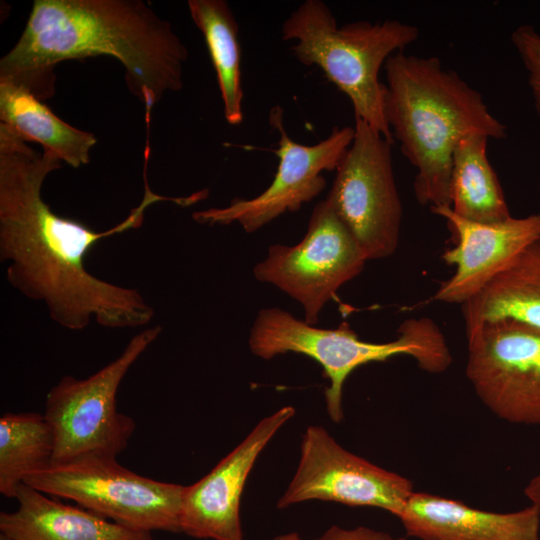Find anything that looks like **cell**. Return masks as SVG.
<instances>
[{"label": "cell", "instance_id": "cell-1", "mask_svg": "<svg viewBox=\"0 0 540 540\" xmlns=\"http://www.w3.org/2000/svg\"><path fill=\"white\" fill-rule=\"evenodd\" d=\"M51 150L39 152L0 122V258L6 278L25 297L45 304L50 318L69 330L94 320L108 328L146 325L154 309L142 294L102 280L85 267V256L100 240L141 226L156 202L189 206L200 195L165 197L149 188L141 203L116 226L97 232L78 220L57 215L42 197L47 176L61 167Z\"/></svg>", "mask_w": 540, "mask_h": 540}, {"label": "cell", "instance_id": "cell-2", "mask_svg": "<svg viewBox=\"0 0 540 540\" xmlns=\"http://www.w3.org/2000/svg\"><path fill=\"white\" fill-rule=\"evenodd\" d=\"M97 55L122 63L146 112L183 87L188 49L141 0H35L21 36L0 60V78L43 100L54 93L56 64Z\"/></svg>", "mask_w": 540, "mask_h": 540}, {"label": "cell", "instance_id": "cell-3", "mask_svg": "<svg viewBox=\"0 0 540 540\" xmlns=\"http://www.w3.org/2000/svg\"><path fill=\"white\" fill-rule=\"evenodd\" d=\"M384 116L400 149L416 168L414 194L421 205L450 206L452 154L465 136L503 140L507 127L488 109L481 93L434 56L391 55Z\"/></svg>", "mask_w": 540, "mask_h": 540}, {"label": "cell", "instance_id": "cell-4", "mask_svg": "<svg viewBox=\"0 0 540 540\" xmlns=\"http://www.w3.org/2000/svg\"><path fill=\"white\" fill-rule=\"evenodd\" d=\"M281 32L283 40H296L291 51L302 64L317 66L349 98L355 118L394 142L384 116L385 84L378 76L391 55L418 39L416 26L385 20L338 27L324 2L306 0L284 21Z\"/></svg>", "mask_w": 540, "mask_h": 540}, {"label": "cell", "instance_id": "cell-5", "mask_svg": "<svg viewBox=\"0 0 540 540\" xmlns=\"http://www.w3.org/2000/svg\"><path fill=\"white\" fill-rule=\"evenodd\" d=\"M398 332L395 340L373 343L359 339L346 322L336 329H322L280 308H266L259 311L253 322L249 347L262 359L294 352L319 363L330 381L324 392L327 413L334 423H340L343 386L356 368L396 355L413 357L418 366L429 373H441L450 366L452 356L446 339L432 319H407Z\"/></svg>", "mask_w": 540, "mask_h": 540}, {"label": "cell", "instance_id": "cell-6", "mask_svg": "<svg viewBox=\"0 0 540 540\" xmlns=\"http://www.w3.org/2000/svg\"><path fill=\"white\" fill-rule=\"evenodd\" d=\"M161 326L134 335L122 353L86 379L64 376L47 393L44 417L54 436L51 466L88 456L115 457L134 430V420L118 412L116 395L129 368L158 338Z\"/></svg>", "mask_w": 540, "mask_h": 540}, {"label": "cell", "instance_id": "cell-7", "mask_svg": "<svg viewBox=\"0 0 540 540\" xmlns=\"http://www.w3.org/2000/svg\"><path fill=\"white\" fill-rule=\"evenodd\" d=\"M24 483L129 529L181 532L184 486L138 475L115 457L88 456L50 466Z\"/></svg>", "mask_w": 540, "mask_h": 540}, {"label": "cell", "instance_id": "cell-8", "mask_svg": "<svg viewBox=\"0 0 540 540\" xmlns=\"http://www.w3.org/2000/svg\"><path fill=\"white\" fill-rule=\"evenodd\" d=\"M325 199L351 232L367 261L392 255L398 247L402 203L396 187L392 144L362 119Z\"/></svg>", "mask_w": 540, "mask_h": 540}, {"label": "cell", "instance_id": "cell-9", "mask_svg": "<svg viewBox=\"0 0 540 540\" xmlns=\"http://www.w3.org/2000/svg\"><path fill=\"white\" fill-rule=\"evenodd\" d=\"M367 261L359 244L326 200L312 211L301 242L274 244L254 267L257 280L270 283L298 301L304 321L315 326L325 304Z\"/></svg>", "mask_w": 540, "mask_h": 540}, {"label": "cell", "instance_id": "cell-10", "mask_svg": "<svg viewBox=\"0 0 540 540\" xmlns=\"http://www.w3.org/2000/svg\"><path fill=\"white\" fill-rule=\"evenodd\" d=\"M466 376L497 417L540 425V330L511 320L466 334Z\"/></svg>", "mask_w": 540, "mask_h": 540}, {"label": "cell", "instance_id": "cell-11", "mask_svg": "<svg viewBox=\"0 0 540 540\" xmlns=\"http://www.w3.org/2000/svg\"><path fill=\"white\" fill-rule=\"evenodd\" d=\"M413 492L409 479L349 452L323 427L312 425L302 436L296 472L277 507L322 500L376 507L398 517Z\"/></svg>", "mask_w": 540, "mask_h": 540}, {"label": "cell", "instance_id": "cell-12", "mask_svg": "<svg viewBox=\"0 0 540 540\" xmlns=\"http://www.w3.org/2000/svg\"><path fill=\"white\" fill-rule=\"evenodd\" d=\"M283 110L276 106L270 112V124L279 131V158L275 177L269 187L251 199H234L223 208L194 212L193 219L202 224L227 225L238 222L246 232H254L287 212H295L319 195L326 185L323 171L338 168L353 142L355 129L334 127L326 139L314 145L293 141L283 125Z\"/></svg>", "mask_w": 540, "mask_h": 540}, {"label": "cell", "instance_id": "cell-13", "mask_svg": "<svg viewBox=\"0 0 540 540\" xmlns=\"http://www.w3.org/2000/svg\"><path fill=\"white\" fill-rule=\"evenodd\" d=\"M295 415L285 406L266 416L203 478L184 486L180 528L190 537L243 540L240 501L259 454L277 431Z\"/></svg>", "mask_w": 540, "mask_h": 540}, {"label": "cell", "instance_id": "cell-14", "mask_svg": "<svg viewBox=\"0 0 540 540\" xmlns=\"http://www.w3.org/2000/svg\"><path fill=\"white\" fill-rule=\"evenodd\" d=\"M430 210L446 221L456 237V245L442 255L455 271L433 296L440 302L462 305L540 237V213L485 223L464 219L450 206Z\"/></svg>", "mask_w": 540, "mask_h": 540}, {"label": "cell", "instance_id": "cell-15", "mask_svg": "<svg viewBox=\"0 0 540 540\" xmlns=\"http://www.w3.org/2000/svg\"><path fill=\"white\" fill-rule=\"evenodd\" d=\"M420 540H540V506L491 512L442 496L413 492L398 516Z\"/></svg>", "mask_w": 540, "mask_h": 540}, {"label": "cell", "instance_id": "cell-16", "mask_svg": "<svg viewBox=\"0 0 540 540\" xmlns=\"http://www.w3.org/2000/svg\"><path fill=\"white\" fill-rule=\"evenodd\" d=\"M18 507L0 513V531L11 540H154L84 508L61 503L22 483Z\"/></svg>", "mask_w": 540, "mask_h": 540}, {"label": "cell", "instance_id": "cell-17", "mask_svg": "<svg viewBox=\"0 0 540 540\" xmlns=\"http://www.w3.org/2000/svg\"><path fill=\"white\" fill-rule=\"evenodd\" d=\"M461 308L466 334L500 320L540 330V237Z\"/></svg>", "mask_w": 540, "mask_h": 540}, {"label": "cell", "instance_id": "cell-18", "mask_svg": "<svg viewBox=\"0 0 540 540\" xmlns=\"http://www.w3.org/2000/svg\"><path fill=\"white\" fill-rule=\"evenodd\" d=\"M0 121L73 168L89 163L90 150L97 143L93 133L66 123L26 87L7 78H0Z\"/></svg>", "mask_w": 540, "mask_h": 540}, {"label": "cell", "instance_id": "cell-19", "mask_svg": "<svg viewBox=\"0 0 540 540\" xmlns=\"http://www.w3.org/2000/svg\"><path fill=\"white\" fill-rule=\"evenodd\" d=\"M489 138L471 134L456 145L451 162L450 207L475 222H498L511 217L496 172L487 155Z\"/></svg>", "mask_w": 540, "mask_h": 540}, {"label": "cell", "instance_id": "cell-20", "mask_svg": "<svg viewBox=\"0 0 540 540\" xmlns=\"http://www.w3.org/2000/svg\"><path fill=\"white\" fill-rule=\"evenodd\" d=\"M190 16L203 34L215 68L226 121L239 125L243 120L241 48L239 27L224 0H189Z\"/></svg>", "mask_w": 540, "mask_h": 540}, {"label": "cell", "instance_id": "cell-21", "mask_svg": "<svg viewBox=\"0 0 540 540\" xmlns=\"http://www.w3.org/2000/svg\"><path fill=\"white\" fill-rule=\"evenodd\" d=\"M54 436L40 413H6L0 418V492L15 498L29 476L51 466Z\"/></svg>", "mask_w": 540, "mask_h": 540}, {"label": "cell", "instance_id": "cell-22", "mask_svg": "<svg viewBox=\"0 0 540 540\" xmlns=\"http://www.w3.org/2000/svg\"><path fill=\"white\" fill-rule=\"evenodd\" d=\"M511 42L527 72L534 108L540 119V34L531 25H520L513 30Z\"/></svg>", "mask_w": 540, "mask_h": 540}, {"label": "cell", "instance_id": "cell-23", "mask_svg": "<svg viewBox=\"0 0 540 540\" xmlns=\"http://www.w3.org/2000/svg\"><path fill=\"white\" fill-rule=\"evenodd\" d=\"M274 540H302L297 534L291 533L276 537ZM312 540H406L389 533L377 531L369 527L358 526L351 529L336 525L331 526L321 536Z\"/></svg>", "mask_w": 540, "mask_h": 540}, {"label": "cell", "instance_id": "cell-24", "mask_svg": "<svg viewBox=\"0 0 540 540\" xmlns=\"http://www.w3.org/2000/svg\"><path fill=\"white\" fill-rule=\"evenodd\" d=\"M525 496L531 501V504L540 506V473L536 475L527 484L524 489Z\"/></svg>", "mask_w": 540, "mask_h": 540}, {"label": "cell", "instance_id": "cell-25", "mask_svg": "<svg viewBox=\"0 0 540 540\" xmlns=\"http://www.w3.org/2000/svg\"><path fill=\"white\" fill-rule=\"evenodd\" d=\"M0 540H11L3 534H0Z\"/></svg>", "mask_w": 540, "mask_h": 540}]
</instances>
